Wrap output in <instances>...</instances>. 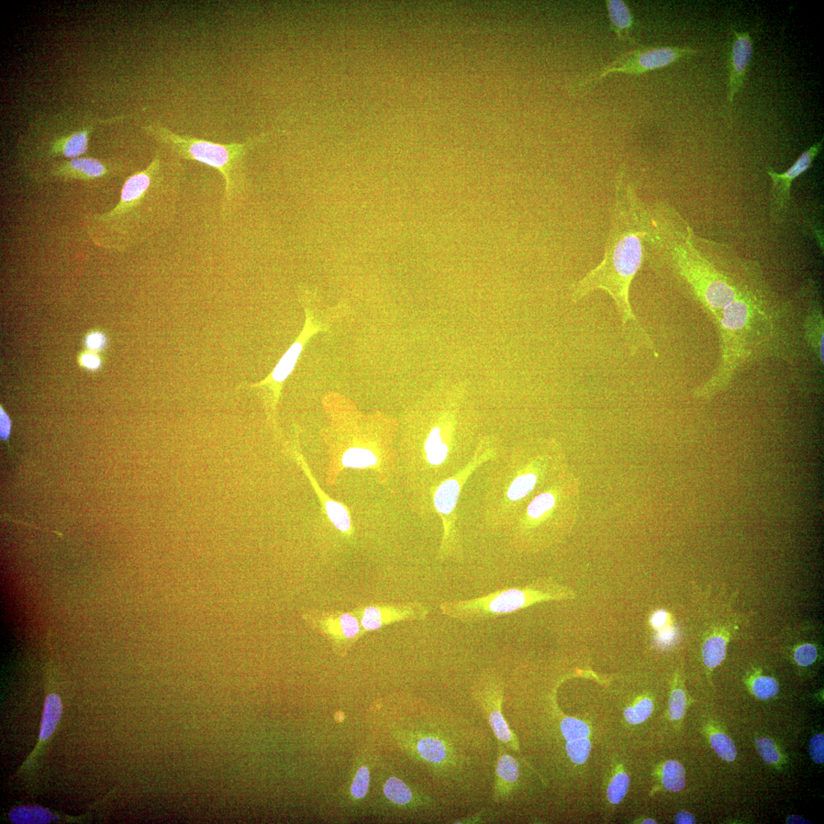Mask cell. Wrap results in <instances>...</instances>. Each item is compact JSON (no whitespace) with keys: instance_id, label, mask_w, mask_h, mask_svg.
I'll return each instance as SVG.
<instances>
[{"instance_id":"1","label":"cell","mask_w":824,"mask_h":824,"mask_svg":"<svg viewBox=\"0 0 824 824\" xmlns=\"http://www.w3.org/2000/svg\"><path fill=\"white\" fill-rule=\"evenodd\" d=\"M643 204L635 186L628 181L625 170L620 169L616 177L615 202L603 260L574 286L573 293L574 302L598 289L607 293L614 300L630 348L636 350L638 339L648 340L630 302L632 282L645 258Z\"/></svg>"},{"instance_id":"2","label":"cell","mask_w":824,"mask_h":824,"mask_svg":"<svg viewBox=\"0 0 824 824\" xmlns=\"http://www.w3.org/2000/svg\"><path fill=\"white\" fill-rule=\"evenodd\" d=\"M144 130L156 140L169 147L180 158L206 164L218 171L226 183L221 213L226 216L233 200L242 191L244 184V160L248 153L261 143L262 136L242 143L219 144L189 136L178 135L159 125H149Z\"/></svg>"},{"instance_id":"3","label":"cell","mask_w":824,"mask_h":824,"mask_svg":"<svg viewBox=\"0 0 824 824\" xmlns=\"http://www.w3.org/2000/svg\"><path fill=\"white\" fill-rule=\"evenodd\" d=\"M574 598L571 588L551 578H539L523 586L501 588L481 597L444 601L439 609L445 616L473 625L513 614L536 604Z\"/></svg>"},{"instance_id":"4","label":"cell","mask_w":824,"mask_h":824,"mask_svg":"<svg viewBox=\"0 0 824 824\" xmlns=\"http://www.w3.org/2000/svg\"><path fill=\"white\" fill-rule=\"evenodd\" d=\"M403 747L440 778L458 777L467 757L446 730L398 732Z\"/></svg>"},{"instance_id":"5","label":"cell","mask_w":824,"mask_h":824,"mask_svg":"<svg viewBox=\"0 0 824 824\" xmlns=\"http://www.w3.org/2000/svg\"><path fill=\"white\" fill-rule=\"evenodd\" d=\"M699 51L679 47H638L620 55L615 61L598 71L575 82L571 89L574 95L588 91L611 74L641 75L665 68L685 58L693 57Z\"/></svg>"},{"instance_id":"6","label":"cell","mask_w":824,"mask_h":824,"mask_svg":"<svg viewBox=\"0 0 824 824\" xmlns=\"http://www.w3.org/2000/svg\"><path fill=\"white\" fill-rule=\"evenodd\" d=\"M306 625L330 645L336 655L345 658L363 636L358 616L352 610L307 609L301 613Z\"/></svg>"},{"instance_id":"7","label":"cell","mask_w":824,"mask_h":824,"mask_svg":"<svg viewBox=\"0 0 824 824\" xmlns=\"http://www.w3.org/2000/svg\"><path fill=\"white\" fill-rule=\"evenodd\" d=\"M95 126L96 122H92L71 129L66 128L59 135L56 132L51 135L50 132L37 131L27 139L24 151L31 159L46 162L59 159L61 161L81 158L89 149Z\"/></svg>"},{"instance_id":"8","label":"cell","mask_w":824,"mask_h":824,"mask_svg":"<svg viewBox=\"0 0 824 824\" xmlns=\"http://www.w3.org/2000/svg\"><path fill=\"white\" fill-rule=\"evenodd\" d=\"M160 170L161 159L156 155L146 169L127 178L122 186L119 203L108 213L95 215L93 223L120 233L121 228L125 227L126 218L141 204L158 180Z\"/></svg>"},{"instance_id":"9","label":"cell","mask_w":824,"mask_h":824,"mask_svg":"<svg viewBox=\"0 0 824 824\" xmlns=\"http://www.w3.org/2000/svg\"><path fill=\"white\" fill-rule=\"evenodd\" d=\"M504 693L502 679L494 674L483 676L475 690L477 701L497 741L502 743L508 750L520 752L518 740L503 715Z\"/></svg>"},{"instance_id":"10","label":"cell","mask_w":824,"mask_h":824,"mask_svg":"<svg viewBox=\"0 0 824 824\" xmlns=\"http://www.w3.org/2000/svg\"><path fill=\"white\" fill-rule=\"evenodd\" d=\"M353 611L360 619L364 635L396 623L425 620L431 612L428 606L419 601L365 603Z\"/></svg>"},{"instance_id":"11","label":"cell","mask_w":824,"mask_h":824,"mask_svg":"<svg viewBox=\"0 0 824 824\" xmlns=\"http://www.w3.org/2000/svg\"><path fill=\"white\" fill-rule=\"evenodd\" d=\"M823 139L800 156L796 162L783 174L768 168L767 174L772 181L770 216L775 224H781L788 213L790 204V186L793 181L807 171L821 151Z\"/></svg>"},{"instance_id":"12","label":"cell","mask_w":824,"mask_h":824,"mask_svg":"<svg viewBox=\"0 0 824 824\" xmlns=\"http://www.w3.org/2000/svg\"><path fill=\"white\" fill-rule=\"evenodd\" d=\"M119 166L93 158H77L55 162L34 176L39 183L52 181H94L116 174Z\"/></svg>"},{"instance_id":"13","label":"cell","mask_w":824,"mask_h":824,"mask_svg":"<svg viewBox=\"0 0 824 824\" xmlns=\"http://www.w3.org/2000/svg\"><path fill=\"white\" fill-rule=\"evenodd\" d=\"M733 40L728 58L729 82L728 94V118L732 120L733 99L740 90L745 79L753 51V40L748 31L732 29Z\"/></svg>"},{"instance_id":"14","label":"cell","mask_w":824,"mask_h":824,"mask_svg":"<svg viewBox=\"0 0 824 824\" xmlns=\"http://www.w3.org/2000/svg\"><path fill=\"white\" fill-rule=\"evenodd\" d=\"M521 776L518 761L508 753V750L497 742L496 764L493 788V800L496 803L507 801L518 787Z\"/></svg>"},{"instance_id":"15","label":"cell","mask_w":824,"mask_h":824,"mask_svg":"<svg viewBox=\"0 0 824 824\" xmlns=\"http://www.w3.org/2000/svg\"><path fill=\"white\" fill-rule=\"evenodd\" d=\"M306 340V330H304L283 355L271 374L264 378L263 381L249 385L248 387L271 389V391H273L276 400L278 396H279L283 384L295 369L300 356L303 351Z\"/></svg>"},{"instance_id":"16","label":"cell","mask_w":824,"mask_h":824,"mask_svg":"<svg viewBox=\"0 0 824 824\" xmlns=\"http://www.w3.org/2000/svg\"><path fill=\"white\" fill-rule=\"evenodd\" d=\"M386 798L398 808L416 809L433 807L436 801L420 794L403 779L397 776L387 778L383 787Z\"/></svg>"},{"instance_id":"17","label":"cell","mask_w":824,"mask_h":824,"mask_svg":"<svg viewBox=\"0 0 824 824\" xmlns=\"http://www.w3.org/2000/svg\"><path fill=\"white\" fill-rule=\"evenodd\" d=\"M606 6L611 29L616 33L618 39L622 41L638 44L630 36L633 16L628 4L621 0H608Z\"/></svg>"},{"instance_id":"18","label":"cell","mask_w":824,"mask_h":824,"mask_svg":"<svg viewBox=\"0 0 824 824\" xmlns=\"http://www.w3.org/2000/svg\"><path fill=\"white\" fill-rule=\"evenodd\" d=\"M62 711L63 705L60 697L56 694H50L44 707L40 733L41 741H46L52 736L61 720Z\"/></svg>"},{"instance_id":"19","label":"cell","mask_w":824,"mask_h":824,"mask_svg":"<svg viewBox=\"0 0 824 824\" xmlns=\"http://www.w3.org/2000/svg\"><path fill=\"white\" fill-rule=\"evenodd\" d=\"M459 494L458 481L451 478L443 483L437 489L433 497L434 506L441 515H449L458 503Z\"/></svg>"},{"instance_id":"20","label":"cell","mask_w":824,"mask_h":824,"mask_svg":"<svg viewBox=\"0 0 824 824\" xmlns=\"http://www.w3.org/2000/svg\"><path fill=\"white\" fill-rule=\"evenodd\" d=\"M54 818L51 813L38 806H19L9 813V819L17 824H44Z\"/></svg>"},{"instance_id":"21","label":"cell","mask_w":824,"mask_h":824,"mask_svg":"<svg viewBox=\"0 0 824 824\" xmlns=\"http://www.w3.org/2000/svg\"><path fill=\"white\" fill-rule=\"evenodd\" d=\"M748 317L749 308L747 303L742 298H738L723 309L722 325L723 328L730 331L740 330L747 324Z\"/></svg>"},{"instance_id":"22","label":"cell","mask_w":824,"mask_h":824,"mask_svg":"<svg viewBox=\"0 0 824 824\" xmlns=\"http://www.w3.org/2000/svg\"><path fill=\"white\" fill-rule=\"evenodd\" d=\"M325 510L333 527L344 536H350L352 533V522L348 509L337 501L328 499L325 503Z\"/></svg>"},{"instance_id":"23","label":"cell","mask_w":824,"mask_h":824,"mask_svg":"<svg viewBox=\"0 0 824 824\" xmlns=\"http://www.w3.org/2000/svg\"><path fill=\"white\" fill-rule=\"evenodd\" d=\"M377 463V456L371 450L363 448H349L344 452L341 459L343 466L352 469L369 468Z\"/></svg>"},{"instance_id":"24","label":"cell","mask_w":824,"mask_h":824,"mask_svg":"<svg viewBox=\"0 0 824 824\" xmlns=\"http://www.w3.org/2000/svg\"><path fill=\"white\" fill-rule=\"evenodd\" d=\"M428 462L433 466L442 464L448 458V448L442 442L439 427L433 428L425 443Z\"/></svg>"},{"instance_id":"25","label":"cell","mask_w":824,"mask_h":824,"mask_svg":"<svg viewBox=\"0 0 824 824\" xmlns=\"http://www.w3.org/2000/svg\"><path fill=\"white\" fill-rule=\"evenodd\" d=\"M662 783L670 792H680L685 785V771L683 765L675 760L665 762L663 767Z\"/></svg>"},{"instance_id":"26","label":"cell","mask_w":824,"mask_h":824,"mask_svg":"<svg viewBox=\"0 0 824 824\" xmlns=\"http://www.w3.org/2000/svg\"><path fill=\"white\" fill-rule=\"evenodd\" d=\"M727 651V640L722 636L709 638L704 643L703 648V661L710 669L719 665L725 658Z\"/></svg>"},{"instance_id":"27","label":"cell","mask_w":824,"mask_h":824,"mask_svg":"<svg viewBox=\"0 0 824 824\" xmlns=\"http://www.w3.org/2000/svg\"><path fill=\"white\" fill-rule=\"evenodd\" d=\"M556 497L551 493H543L534 498L527 509L530 520L538 521L553 509Z\"/></svg>"},{"instance_id":"28","label":"cell","mask_w":824,"mask_h":824,"mask_svg":"<svg viewBox=\"0 0 824 824\" xmlns=\"http://www.w3.org/2000/svg\"><path fill=\"white\" fill-rule=\"evenodd\" d=\"M537 481V476L531 473L518 476L508 488V498L511 501L524 498L536 487Z\"/></svg>"},{"instance_id":"29","label":"cell","mask_w":824,"mask_h":824,"mask_svg":"<svg viewBox=\"0 0 824 824\" xmlns=\"http://www.w3.org/2000/svg\"><path fill=\"white\" fill-rule=\"evenodd\" d=\"M710 745L720 758L727 762H733L737 758L738 751L733 740L725 733H713L710 738Z\"/></svg>"},{"instance_id":"30","label":"cell","mask_w":824,"mask_h":824,"mask_svg":"<svg viewBox=\"0 0 824 824\" xmlns=\"http://www.w3.org/2000/svg\"><path fill=\"white\" fill-rule=\"evenodd\" d=\"M653 710V700L649 698H642L635 705L626 708L623 715L630 725H640L649 718Z\"/></svg>"},{"instance_id":"31","label":"cell","mask_w":824,"mask_h":824,"mask_svg":"<svg viewBox=\"0 0 824 824\" xmlns=\"http://www.w3.org/2000/svg\"><path fill=\"white\" fill-rule=\"evenodd\" d=\"M630 786V778L627 773H616L608 785L607 797L612 805H618L625 798Z\"/></svg>"},{"instance_id":"32","label":"cell","mask_w":824,"mask_h":824,"mask_svg":"<svg viewBox=\"0 0 824 824\" xmlns=\"http://www.w3.org/2000/svg\"><path fill=\"white\" fill-rule=\"evenodd\" d=\"M561 729L566 741L588 738L590 734V729L587 723L573 718L563 719Z\"/></svg>"},{"instance_id":"33","label":"cell","mask_w":824,"mask_h":824,"mask_svg":"<svg viewBox=\"0 0 824 824\" xmlns=\"http://www.w3.org/2000/svg\"><path fill=\"white\" fill-rule=\"evenodd\" d=\"M591 742L588 738L568 741L566 750L571 760L576 764L581 765L586 762L590 752H591Z\"/></svg>"},{"instance_id":"34","label":"cell","mask_w":824,"mask_h":824,"mask_svg":"<svg viewBox=\"0 0 824 824\" xmlns=\"http://www.w3.org/2000/svg\"><path fill=\"white\" fill-rule=\"evenodd\" d=\"M371 783V773L368 767L362 765L356 770L351 786V794L353 799L361 800L368 793Z\"/></svg>"},{"instance_id":"35","label":"cell","mask_w":824,"mask_h":824,"mask_svg":"<svg viewBox=\"0 0 824 824\" xmlns=\"http://www.w3.org/2000/svg\"><path fill=\"white\" fill-rule=\"evenodd\" d=\"M752 690L757 698L766 700L774 698L778 693L779 687L774 678L760 676L753 681Z\"/></svg>"},{"instance_id":"36","label":"cell","mask_w":824,"mask_h":824,"mask_svg":"<svg viewBox=\"0 0 824 824\" xmlns=\"http://www.w3.org/2000/svg\"><path fill=\"white\" fill-rule=\"evenodd\" d=\"M756 750L761 758L768 764H775L780 760V754L771 739L763 738L755 739Z\"/></svg>"},{"instance_id":"37","label":"cell","mask_w":824,"mask_h":824,"mask_svg":"<svg viewBox=\"0 0 824 824\" xmlns=\"http://www.w3.org/2000/svg\"><path fill=\"white\" fill-rule=\"evenodd\" d=\"M687 700L685 693L681 688H675L670 695L669 714L672 720L682 719L686 711Z\"/></svg>"},{"instance_id":"38","label":"cell","mask_w":824,"mask_h":824,"mask_svg":"<svg viewBox=\"0 0 824 824\" xmlns=\"http://www.w3.org/2000/svg\"><path fill=\"white\" fill-rule=\"evenodd\" d=\"M795 660L800 666H809L815 663L818 658V650L815 645L805 643L800 645L795 651Z\"/></svg>"},{"instance_id":"39","label":"cell","mask_w":824,"mask_h":824,"mask_svg":"<svg viewBox=\"0 0 824 824\" xmlns=\"http://www.w3.org/2000/svg\"><path fill=\"white\" fill-rule=\"evenodd\" d=\"M809 753L813 761L817 764L824 763V737L818 733L813 736L809 743Z\"/></svg>"},{"instance_id":"40","label":"cell","mask_w":824,"mask_h":824,"mask_svg":"<svg viewBox=\"0 0 824 824\" xmlns=\"http://www.w3.org/2000/svg\"><path fill=\"white\" fill-rule=\"evenodd\" d=\"M656 634V642L658 643L661 647H667L672 644L676 637V630L672 626H665L659 630Z\"/></svg>"},{"instance_id":"41","label":"cell","mask_w":824,"mask_h":824,"mask_svg":"<svg viewBox=\"0 0 824 824\" xmlns=\"http://www.w3.org/2000/svg\"><path fill=\"white\" fill-rule=\"evenodd\" d=\"M670 615L664 610H659L654 612L652 615L650 623L653 628L659 630L667 625L669 621Z\"/></svg>"},{"instance_id":"42","label":"cell","mask_w":824,"mask_h":824,"mask_svg":"<svg viewBox=\"0 0 824 824\" xmlns=\"http://www.w3.org/2000/svg\"><path fill=\"white\" fill-rule=\"evenodd\" d=\"M488 815V813L486 812V811L477 812V813H476V814H474L473 815H471L469 817H466L465 818L456 820L453 823H464V824H466V823H488V820H490Z\"/></svg>"},{"instance_id":"43","label":"cell","mask_w":824,"mask_h":824,"mask_svg":"<svg viewBox=\"0 0 824 824\" xmlns=\"http://www.w3.org/2000/svg\"><path fill=\"white\" fill-rule=\"evenodd\" d=\"M104 341V336L100 335V333H92V335L87 338L86 343L87 346L91 349L98 350L103 347Z\"/></svg>"},{"instance_id":"44","label":"cell","mask_w":824,"mask_h":824,"mask_svg":"<svg viewBox=\"0 0 824 824\" xmlns=\"http://www.w3.org/2000/svg\"><path fill=\"white\" fill-rule=\"evenodd\" d=\"M695 821V816L685 810L677 813L674 818V822L677 824H693Z\"/></svg>"},{"instance_id":"45","label":"cell","mask_w":824,"mask_h":824,"mask_svg":"<svg viewBox=\"0 0 824 824\" xmlns=\"http://www.w3.org/2000/svg\"><path fill=\"white\" fill-rule=\"evenodd\" d=\"M82 363L86 367L90 369H96L100 364L97 356L91 354L84 355L82 358Z\"/></svg>"},{"instance_id":"46","label":"cell","mask_w":824,"mask_h":824,"mask_svg":"<svg viewBox=\"0 0 824 824\" xmlns=\"http://www.w3.org/2000/svg\"><path fill=\"white\" fill-rule=\"evenodd\" d=\"M10 431V421L5 412L1 409V436L7 438Z\"/></svg>"},{"instance_id":"47","label":"cell","mask_w":824,"mask_h":824,"mask_svg":"<svg viewBox=\"0 0 824 824\" xmlns=\"http://www.w3.org/2000/svg\"><path fill=\"white\" fill-rule=\"evenodd\" d=\"M808 820L798 815L790 816L787 820V823H808Z\"/></svg>"},{"instance_id":"48","label":"cell","mask_w":824,"mask_h":824,"mask_svg":"<svg viewBox=\"0 0 824 824\" xmlns=\"http://www.w3.org/2000/svg\"><path fill=\"white\" fill-rule=\"evenodd\" d=\"M642 823H656V822H655L654 820H653V819H645V820H643Z\"/></svg>"}]
</instances>
